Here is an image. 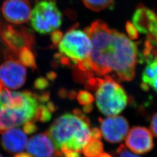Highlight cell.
I'll return each mask as SVG.
<instances>
[{
    "instance_id": "cell-21",
    "label": "cell",
    "mask_w": 157,
    "mask_h": 157,
    "mask_svg": "<svg viewBox=\"0 0 157 157\" xmlns=\"http://www.w3.org/2000/svg\"><path fill=\"white\" fill-rule=\"evenodd\" d=\"M23 132L28 135L33 134L37 130V126L35 124V121L32 120L25 123L23 126Z\"/></svg>"
},
{
    "instance_id": "cell-28",
    "label": "cell",
    "mask_w": 157,
    "mask_h": 157,
    "mask_svg": "<svg viewBox=\"0 0 157 157\" xmlns=\"http://www.w3.org/2000/svg\"><path fill=\"white\" fill-rule=\"evenodd\" d=\"M93 109V105L92 104L85 105L83 108V112L86 113H89L91 112Z\"/></svg>"
},
{
    "instance_id": "cell-13",
    "label": "cell",
    "mask_w": 157,
    "mask_h": 157,
    "mask_svg": "<svg viewBox=\"0 0 157 157\" xmlns=\"http://www.w3.org/2000/svg\"><path fill=\"white\" fill-rule=\"evenodd\" d=\"M132 21L136 29L141 33H149L150 29L157 22L155 13L141 4L136 8Z\"/></svg>"
},
{
    "instance_id": "cell-20",
    "label": "cell",
    "mask_w": 157,
    "mask_h": 157,
    "mask_svg": "<svg viewBox=\"0 0 157 157\" xmlns=\"http://www.w3.org/2000/svg\"><path fill=\"white\" fill-rule=\"evenodd\" d=\"M126 30L129 36V38L132 40H136L138 38L139 33L137 30L135 28L133 24L128 22L126 24Z\"/></svg>"
},
{
    "instance_id": "cell-6",
    "label": "cell",
    "mask_w": 157,
    "mask_h": 157,
    "mask_svg": "<svg viewBox=\"0 0 157 157\" xmlns=\"http://www.w3.org/2000/svg\"><path fill=\"white\" fill-rule=\"evenodd\" d=\"M32 27L40 34L49 33L62 23L61 12L56 0H41L34 6L30 18Z\"/></svg>"
},
{
    "instance_id": "cell-12",
    "label": "cell",
    "mask_w": 157,
    "mask_h": 157,
    "mask_svg": "<svg viewBox=\"0 0 157 157\" xmlns=\"http://www.w3.org/2000/svg\"><path fill=\"white\" fill-rule=\"evenodd\" d=\"M1 144L4 150L8 153L21 152L27 147L28 138L21 129L14 127L2 133Z\"/></svg>"
},
{
    "instance_id": "cell-19",
    "label": "cell",
    "mask_w": 157,
    "mask_h": 157,
    "mask_svg": "<svg viewBox=\"0 0 157 157\" xmlns=\"http://www.w3.org/2000/svg\"><path fill=\"white\" fill-rule=\"evenodd\" d=\"M147 63H149L154 70V75L149 86H151L152 89L157 93V56L152 58L146 61Z\"/></svg>"
},
{
    "instance_id": "cell-26",
    "label": "cell",
    "mask_w": 157,
    "mask_h": 157,
    "mask_svg": "<svg viewBox=\"0 0 157 157\" xmlns=\"http://www.w3.org/2000/svg\"><path fill=\"white\" fill-rule=\"evenodd\" d=\"M63 36L62 32L60 31H54L51 34V41L54 45L59 44L60 41H61Z\"/></svg>"
},
{
    "instance_id": "cell-22",
    "label": "cell",
    "mask_w": 157,
    "mask_h": 157,
    "mask_svg": "<svg viewBox=\"0 0 157 157\" xmlns=\"http://www.w3.org/2000/svg\"><path fill=\"white\" fill-rule=\"evenodd\" d=\"M116 152L118 157H140L129 152L124 144H121L118 147Z\"/></svg>"
},
{
    "instance_id": "cell-8",
    "label": "cell",
    "mask_w": 157,
    "mask_h": 157,
    "mask_svg": "<svg viewBox=\"0 0 157 157\" xmlns=\"http://www.w3.org/2000/svg\"><path fill=\"white\" fill-rule=\"evenodd\" d=\"M26 69L19 61L6 60L0 65V82L7 89L21 88L26 80Z\"/></svg>"
},
{
    "instance_id": "cell-7",
    "label": "cell",
    "mask_w": 157,
    "mask_h": 157,
    "mask_svg": "<svg viewBox=\"0 0 157 157\" xmlns=\"http://www.w3.org/2000/svg\"><path fill=\"white\" fill-rule=\"evenodd\" d=\"M102 136L110 143H118L124 140L129 132V124L122 116H111L99 118Z\"/></svg>"
},
{
    "instance_id": "cell-3",
    "label": "cell",
    "mask_w": 157,
    "mask_h": 157,
    "mask_svg": "<svg viewBox=\"0 0 157 157\" xmlns=\"http://www.w3.org/2000/svg\"><path fill=\"white\" fill-rule=\"evenodd\" d=\"M41 104L43 103L40 100L39 95L28 91H12L0 82V105L2 108L0 133L30 121H34L36 111Z\"/></svg>"
},
{
    "instance_id": "cell-4",
    "label": "cell",
    "mask_w": 157,
    "mask_h": 157,
    "mask_svg": "<svg viewBox=\"0 0 157 157\" xmlns=\"http://www.w3.org/2000/svg\"><path fill=\"white\" fill-rule=\"evenodd\" d=\"M96 105L105 115L115 116L122 112L128 103V97L124 88L111 76L98 78L95 92Z\"/></svg>"
},
{
    "instance_id": "cell-18",
    "label": "cell",
    "mask_w": 157,
    "mask_h": 157,
    "mask_svg": "<svg viewBox=\"0 0 157 157\" xmlns=\"http://www.w3.org/2000/svg\"><path fill=\"white\" fill-rule=\"evenodd\" d=\"M77 99L78 103L82 105H87L91 104L94 100V98L89 92L84 90H81L77 95Z\"/></svg>"
},
{
    "instance_id": "cell-27",
    "label": "cell",
    "mask_w": 157,
    "mask_h": 157,
    "mask_svg": "<svg viewBox=\"0 0 157 157\" xmlns=\"http://www.w3.org/2000/svg\"><path fill=\"white\" fill-rule=\"evenodd\" d=\"M90 135L91 138H94L98 140H101L102 136L101 130H100L97 128H94L93 129H90Z\"/></svg>"
},
{
    "instance_id": "cell-23",
    "label": "cell",
    "mask_w": 157,
    "mask_h": 157,
    "mask_svg": "<svg viewBox=\"0 0 157 157\" xmlns=\"http://www.w3.org/2000/svg\"><path fill=\"white\" fill-rule=\"evenodd\" d=\"M59 150L62 152L64 157H81L80 152L75 151L72 149L62 147Z\"/></svg>"
},
{
    "instance_id": "cell-25",
    "label": "cell",
    "mask_w": 157,
    "mask_h": 157,
    "mask_svg": "<svg viewBox=\"0 0 157 157\" xmlns=\"http://www.w3.org/2000/svg\"><path fill=\"white\" fill-rule=\"evenodd\" d=\"M48 86V82L45 78H39L36 80L34 83L36 89L43 90L47 87Z\"/></svg>"
},
{
    "instance_id": "cell-10",
    "label": "cell",
    "mask_w": 157,
    "mask_h": 157,
    "mask_svg": "<svg viewBox=\"0 0 157 157\" xmlns=\"http://www.w3.org/2000/svg\"><path fill=\"white\" fill-rule=\"evenodd\" d=\"M2 12L7 21L20 25L30 20L31 6L28 0H6L2 6Z\"/></svg>"
},
{
    "instance_id": "cell-30",
    "label": "cell",
    "mask_w": 157,
    "mask_h": 157,
    "mask_svg": "<svg viewBox=\"0 0 157 157\" xmlns=\"http://www.w3.org/2000/svg\"><path fill=\"white\" fill-rule=\"evenodd\" d=\"M52 157H64L62 152L61 151V150H56V153L54 154V156Z\"/></svg>"
},
{
    "instance_id": "cell-15",
    "label": "cell",
    "mask_w": 157,
    "mask_h": 157,
    "mask_svg": "<svg viewBox=\"0 0 157 157\" xmlns=\"http://www.w3.org/2000/svg\"><path fill=\"white\" fill-rule=\"evenodd\" d=\"M104 146L101 140L91 138L82 150L85 157H98L103 152Z\"/></svg>"
},
{
    "instance_id": "cell-16",
    "label": "cell",
    "mask_w": 157,
    "mask_h": 157,
    "mask_svg": "<svg viewBox=\"0 0 157 157\" xmlns=\"http://www.w3.org/2000/svg\"><path fill=\"white\" fill-rule=\"evenodd\" d=\"M19 59L20 62L24 66L32 69L36 68V60L33 54L28 47H25L19 51Z\"/></svg>"
},
{
    "instance_id": "cell-5",
    "label": "cell",
    "mask_w": 157,
    "mask_h": 157,
    "mask_svg": "<svg viewBox=\"0 0 157 157\" xmlns=\"http://www.w3.org/2000/svg\"><path fill=\"white\" fill-rule=\"evenodd\" d=\"M58 48L61 56L77 66L80 63L89 59L92 44L85 32L73 29L63 36Z\"/></svg>"
},
{
    "instance_id": "cell-31",
    "label": "cell",
    "mask_w": 157,
    "mask_h": 157,
    "mask_svg": "<svg viewBox=\"0 0 157 157\" xmlns=\"http://www.w3.org/2000/svg\"><path fill=\"white\" fill-rule=\"evenodd\" d=\"M98 157H112V155L107 152H102Z\"/></svg>"
},
{
    "instance_id": "cell-17",
    "label": "cell",
    "mask_w": 157,
    "mask_h": 157,
    "mask_svg": "<svg viewBox=\"0 0 157 157\" xmlns=\"http://www.w3.org/2000/svg\"><path fill=\"white\" fill-rule=\"evenodd\" d=\"M85 6L94 11H100L112 5L113 0H82Z\"/></svg>"
},
{
    "instance_id": "cell-2",
    "label": "cell",
    "mask_w": 157,
    "mask_h": 157,
    "mask_svg": "<svg viewBox=\"0 0 157 157\" xmlns=\"http://www.w3.org/2000/svg\"><path fill=\"white\" fill-rule=\"evenodd\" d=\"M90 121L81 110L65 113L56 119L47 132L57 150L62 147L80 152L90 140Z\"/></svg>"
},
{
    "instance_id": "cell-11",
    "label": "cell",
    "mask_w": 157,
    "mask_h": 157,
    "mask_svg": "<svg viewBox=\"0 0 157 157\" xmlns=\"http://www.w3.org/2000/svg\"><path fill=\"white\" fill-rule=\"evenodd\" d=\"M26 148L33 157H52L57 150L47 132L31 137Z\"/></svg>"
},
{
    "instance_id": "cell-33",
    "label": "cell",
    "mask_w": 157,
    "mask_h": 157,
    "mask_svg": "<svg viewBox=\"0 0 157 157\" xmlns=\"http://www.w3.org/2000/svg\"><path fill=\"white\" fill-rule=\"evenodd\" d=\"M2 108L1 107V105H0V119H1V117H2Z\"/></svg>"
},
{
    "instance_id": "cell-24",
    "label": "cell",
    "mask_w": 157,
    "mask_h": 157,
    "mask_svg": "<svg viewBox=\"0 0 157 157\" xmlns=\"http://www.w3.org/2000/svg\"><path fill=\"white\" fill-rule=\"evenodd\" d=\"M150 130L157 138V112L152 115L150 120Z\"/></svg>"
},
{
    "instance_id": "cell-32",
    "label": "cell",
    "mask_w": 157,
    "mask_h": 157,
    "mask_svg": "<svg viewBox=\"0 0 157 157\" xmlns=\"http://www.w3.org/2000/svg\"><path fill=\"white\" fill-rule=\"evenodd\" d=\"M76 96V93L75 91H72L69 94V98L71 99H74Z\"/></svg>"
},
{
    "instance_id": "cell-14",
    "label": "cell",
    "mask_w": 157,
    "mask_h": 157,
    "mask_svg": "<svg viewBox=\"0 0 157 157\" xmlns=\"http://www.w3.org/2000/svg\"><path fill=\"white\" fill-rule=\"evenodd\" d=\"M56 110V107L51 101H48L47 104H41L37 108L34 121H38L41 122H48L52 118V113Z\"/></svg>"
},
{
    "instance_id": "cell-9",
    "label": "cell",
    "mask_w": 157,
    "mask_h": 157,
    "mask_svg": "<svg viewBox=\"0 0 157 157\" xmlns=\"http://www.w3.org/2000/svg\"><path fill=\"white\" fill-rule=\"evenodd\" d=\"M125 143L132 151L137 154H146L154 147L151 131L143 126H134L130 129Z\"/></svg>"
},
{
    "instance_id": "cell-34",
    "label": "cell",
    "mask_w": 157,
    "mask_h": 157,
    "mask_svg": "<svg viewBox=\"0 0 157 157\" xmlns=\"http://www.w3.org/2000/svg\"><path fill=\"white\" fill-rule=\"evenodd\" d=\"M0 157H2V155H1V154H0Z\"/></svg>"
},
{
    "instance_id": "cell-29",
    "label": "cell",
    "mask_w": 157,
    "mask_h": 157,
    "mask_svg": "<svg viewBox=\"0 0 157 157\" xmlns=\"http://www.w3.org/2000/svg\"><path fill=\"white\" fill-rule=\"evenodd\" d=\"M14 157H33L31 155H30L28 153H25V152H22V153H19L17 154L16 155H15Z\"/></svg>"
},
{
    "instance_id": "cell-1",
    "label": "cell",
    "mask_w": 157,
    "mask_h": 157,
    "mask_svg": "<svg viewBox=\"0 0 157 157\" xmlns=\"http://www.w3.org/2000/svg\"><path fill=\"white\" fill-rule=\"evenodd\" d=\"M85 32L92 44L89 61L93 73L105 76L113 72L122 81L134 78L138 56L134 42L101 21L92 23Z\"/></svg>"
}]
</instances>
